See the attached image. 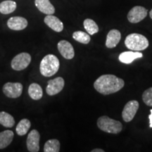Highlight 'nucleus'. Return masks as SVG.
Returning a JSON list of instances; mask_svg holds the SVG:
<instances>
[{
	"label": "nucleus",
	"instance_id": "obj_14",
	"mask_svg": "<svg viewBox=\"0 0 152 152\" xmlns=\"http://www.w3.org/2000/svg\"><path fill=\"white\" fill-rule=\"evenodd\" d=\"M35 4L38 10L47 15H52L55 13V8L49 0H35Z\"/></svg>",
	"mask_w": 152,
	"mask_h": 152
},
{
	"label": "nucleus",
	"instance_id": "obj_26",
	"mask_svg": "<svg viewBox=\"0 0 152 152\" xmlns=\"http://www.w3.org/2000/svg\"><path fill=\"white\" fill-rule=\"evenodd\" d=\"M150 112H151V114L149 115V126L150 128H152V109L150 110Z\"/></svg>",
	"mask_w": 152,
	"mask_h": 152
},
{
	"label": "nucleus",
	"instance_id": "obj_9",
	"mask_svg": "<svg viewBox=\"0 0 152 152\" xmlns=\"http://www.w3.org/2000/svg\"><path fill=\"white\" fill-rule=\"evenodd\" d=\"M147 16V10L143 7L136 6L129 11L128 14V20L132 23H137L144 20Z\"/></svg>",
	"mask_w": 152,
	"mask_h": 152
},
{
	"label": "nucleus",
	"instance_id": "obj_19",
	"mask_svg": "<svg viewBox=\"0 0 152 152\" xmlns=\"http://www.w3.org/2000/svg\"><path fill=\"white\" fill-rule=\"evenodd\" d=\"M16 1L11 0H6L0 4V13L2 14H9L16 9Z\"/></svg>",
	"mask_w": 152,
	"mask_h": 152
},
{
	"label": "nucleus",
	"instance_id": "obj_2",
	"mask_svg": "<svg viewBox=\"0 0 152 152\" xmlns=\"http://www.w3.org/2000/svg\"><path fill=\"white\" fill-rule=\"evenodd\" d=\"M60 62L58 58L54 54H48L42 59L39 71L45 77H51L58 72Z\"/></svg>",
	"mask_w": 152,
	"mask_h": 152
},
{
	"label": "nucleus",
	"instance_id": "obj_11",
	"mask_svg": "<svg viewBox=\"0 0 152 152\" xmlns=\"http://www.w3.org/2000/svg\"><path fill=\"white\" fill-rule=\"evenodd\" d=\"M58 52L66 59H72L75 56V52L73 45L69 42L66 40H61L57 45Z\"/></svg>",
	"mask_w": 152,
	"mask_h": 152
},
{
	"label": "nucleus",
	"instance_id": "obj_18",
	"mask_svg": "<svg viewBox=\"0 0 152 152\" xmlns=\"http://www.w3.org/2000/svg\"><path fill=\"white\" fill-rule=\"evenodd\" d=\"M28 94L33 100H39L43 96V90L37 83H32L28 87Z\"/></svg>",
	"mask_w": 152,
	"mask_h": 152
},
{
	"label": "nucleus",
	"instance_id": "obj_25",
	"mask_svg": "<svg viewBox=\"0 0 152 152\" xmlns=\"http://www.w3.org/2000/svg\"><path fill=\"white\" fill-rule=\"evenodd\" d=\"M142 99L144 104L152 107V87L144 91L142 94Z\"/></svg>",
	"mask_w": 152,
	"mask_h": 152
},
{
	"label": "nucleus",
	"instance_id": "obj_27",
	"mask_svg": "<svg viewBox=\"0 0 152 152\" xmlns=\"http://www.w3.org/2000/svg\"><path fill=\"white\" fill-rule=\"evenodd\" d=\"M92 152H104V150L102 149H95L92 150Z\"/></svg>",
	"mask_w": 152,
	"mask_h": 152
},
{
	"label": "nucleus",
	"instance_id": "obj_13",
	"mask_svg": "<svg viewBox=\"0 0 152 152\" xmlns=\"http://www.w3.org/2000/svg\"><path fill=\"white\" fill-rule=\"evenodd\" d=\"M45 23L51 29L57 33H60L64 30V24L59 20V18L53 15H47L44 19Z\"/></svg>",
	"mask_w": 152,
	"mask_h": 152
},
{
	"label": "nucleus",
	"instance_id": "obj_22",
	"mask_svg": "<svg viewBox=\"0 0 152 152\" xmlns=\"http://www.w3.org/2000/svg\"><path fill=\"white\" fill-rule=\"evenodd\" d=\"M61 144L58 140L52 139L47 141L44 146L45 152H58L60 151Z\"/></svg>",
	"mask_w": 152,
	"mask_h": 152
},
{
	"label": "nucleus",
	"instance_id": "obj_24",
	"mask_svg": "<svg viewBox=\"0 0 152 152\" xmlns=\"http://www.w3.org/2000/svg\"><path fill=\"white\" fill-rule=\"evenodd\" d=\"M73 38L80 43L87 45L91 40L90 36L88 33L83 31H75L73 34Z\"/></svg>",
	"mask_w": 152,
	"mask_h": 152
},
{
	"label": "nucleus",
	"instance_id": "obj_3",
	"mask_svg": "<svg viewBox=\"0 0 152 152\" xmlns=\"http://www.w3.org/2000/svg\"><path fill=\"white\" fill-rule=\"evenodd\" d=\"M127 48L133 51H142L149 47V41L147 37L138 33H132L127 36L125 40Z\"/></svg>",
	"mask_w": 152,
	"mask_h": 152
},
{
	"label": "nucleus",
	"instance_id": "obj_5",
	"mask_svg": "<svg viewBox=\"0 0 152 152\" xmlns=\"http://www.w3.org/2000/svg\"><path fill=\"white\" fill-rule=\"evenodd\" d=\"M30 61H31V56L28 53H20L11 61V68L14 71H23L29 66Z\"/></svg>",
	"mask_w": 152,
	"mask_h": 152
},
{
	"label": "nucleus",
	"instance_id": "obj_20",
	"mask_svg": "<svg viewBox=\"0 0 152 152\" xmlns=\"http://www.w3.org/2000/svg\"><path fill=\"white\" fill-rule=\"evenodd\" d=\"M0 124L5 128H12L15 125L14 117L5 111L0 112Z\"/></svg>",
	"mask_w": 152,
	"mask_h": 152
},
{
	"label": "nucleus",
	"instance_id": "obj_12",
	"mask_svg": "<svg viewBox=\"0 0 152 152\" xmlns=\"http://www.w3.org/2000/svg\"><path fill=\"white\" fill-rule=\"evenodd\" d=\"M28 25V20L21 16L11 17L7 21V26L9 29L16 31L24 30L27 28Z\"/></svg>",
	"mask_w": 152,
	"mask_h": 152
},
{
	"label": "nucleus",
	"instance_id": "obj_17",
	"mask_svg": "<svg viewBox=\"0 0 152 152\" xmlns=\"http://www.w3.org/2000/svg\"><path fill=\"white\" fill-rule=\"evenodd\" d=\"M14 134L11 130H4L0 132V149L7 147L14 139Z\"/></svg>",
	"mask_w": 152,
	"mask_h": 152
},
{
	"label": "nucleus",
	"instance_id": "obj_28",
	"mask_svg": "<svg viewBox=\"0 0 152 152\" xmlns=\"http://www.w3.org/2000/svg\"><path fill=\"white\" fill-rule=\"evenodd\" d=\"M149 16L151 17V18L152 19V9L151 11H150V13H149Z\"/></svg>",
	"mask_w": 152,
	"mask_h": 152
},
{
	"label": "nucleus",
	"instance_id": "obj_10",
	"mask_svg": "<svg viewBox=\"0 0 152 152\" xmlns=\"http://www.w3.org/2000/svg\"><path fill=\"white\" fill-rule=\"evenodd\" d=\"M39 138L40 135L37 130H33L28 134L26 144L30 152H37L39 151Z\"/></svg>",
	"mask_w": 152,
	"mask_h": 152
},
{
	"label": "nucleus",
	"instance_id": "obj_4",
	"mask_svg": "<svg viewBox=\"0 0 152 152\" xmlns=\"http://www.w3.org/2000/svg\"><path fill=\"white\" fill-rule=\"evenodd\" d=\"M97 126L101 130L111 134H118L123 130L122 123L110 118L107 115L101 116L97 120Z\"/></svg>",
	"mask_w": 152,
	"mask_h": 152
},
{
	"label": "nucleus",
	"instance_id": "obj_1",
	"mask_svg": "<svg viewBox=\"0 0 152 152\" xmlns=\"http://www.w3.org/2000/svg\"><path fill=\"white\" fill-rule=\"evenodd\" d=\"M125 82L114 75H101L94 83V89L104 95L113 94L118 92L124 87Z\"/></svg>",
	"mask_w": 152,
	"mask_h": 152
},
{
	"label": "nucleus",
	"instance_id": "obj_16",
	"mask_svg": "<svg viewBox=\"0 0 152 152\" xmlns=\"http://www.w3.org/2000/svg\"><path fill=\"white\" fill-rule=\"evenodd\" d=\"M143 54L139 52H124L119 55L118 59L125 64H130L137 58H142Z\"/></svg>",
	"mask_w": 152,
	"mask_h": 152
},
{
	"label": "nucleus",
	"instance_id": "obj_8",
	"mask_svg": "<svg viewBox=\"0 0 152 152\" xmlns=\"http://www.w3.org/2000/svg\"><path fill=\"white\" fill-rule=\"evenodd\" d=\"M139 102L136 100H131L125 104L122 112V117L125 122H130L134 118L139 109Z\"/></svg>",
	"mask_w": 152,
	"mask_h": 152
},
{
	"label": "nucleus",
	"instance_id": "obj_23",
	"mask_svg": "<svg viewBox=\"0 0 152 152\" xmlns=\"http://www.w3.org/2000/svg\"><path fill=\"white\" fill-rule=\"evenodd\" d=\"M83 26H84L85 29L86 30L87 33L90 35H93L99 32V27L97 24L92 19H85L84 22H83Z\"/></svg>",
	"mask_w": 152,
	"mask_h": 152
},
{
	"label": "nucleus",
	"instance_id": "obj_6",
	"mask_svg": "<svg viewBox=\"0 0 152 152\" xmlns=\"http://www.w3.org/2000/svg\"><path fill=\"white\" fill-rule=\"evenodd\" d=\"M3 92L9 98H18L22 94L23 85L20 83H7L3 86Z\"/></svg>",
	"mask_w": 152,
	"mask_h": 152
},
{
	"label": "nucleus",
	"instance_id": "obj_7",
	"mask_svg": "<svg viewBox=\"0 0 152 152\" xmlns=\"http://www.w3.org/2000/svg\"><path fill=\"white\" fill-rule=\"evenodd\" d=\"M65 81L63 77H57L56 78L50 80L47 83L46 92L49 96H54L61 92L64 87Z\"/></svg>",
	"mask_w": 152,
	"mask_h": 152
},
{
	"label": "nucleus",
	"instance_id": "obj_21",
	"mask_svg": "<svg viewBox=\"0 0 152 152\" xmlns=\"http://www.w3.org/2000/svg\"><path fill=\"white\" fill-rule=\"evenodd\" d=\"M31 126V123L27 118L22 119L17 125L16 128V133L19 136H23L26 134Z\"/></svg>",
	"mask_w": 152,
	"mask_h": 152
},
{
	"label": "nucleus",
	"instance_id": "obj_15",
	"mask_svg": "<svg viewBox=\"0 0 152 152\" xmlns=\"http://www.w3.org/2000/svg\"><path fill=\"white\" fill-rule=\"evenodd\" d=\"M121 34L119 30L115 29L110 30L109 33H108L107 37H106V46L109 49L114 48L117 46L118 44L121 41Z\"/></svg>",
	"mask_w": 152,
	"mask_h": 152
}]
</instances>
